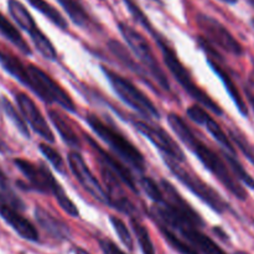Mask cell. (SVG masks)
Instances as JSON below:
<instances>
[{"instance_id":"d6a6232c","label":"cell","mask_w":254,"mask_h":254,"mask_svg":"<svg viewBox=\"0 0 254 254\" xmlns=\"http://www.w3.org/2000/svg\"><path fill=\"white\" fill-rule=\"evenodd\" d=\"M123 2L126 4L127 9L129 10V12L131 14V16L134 17V20H135V21L138 22L140 26H143L144 29L148 30L151 35H153L154 32H156L155 29H154V26L151 25L150 20L148 19V16L144 14L143 10L140 9V6H139V5L136 4L134 0H123Z\"/></svg>"},{"instance_id":"d6986e66","label":"cell","mask_w":254,"mask_h":254,"mask_svg":"<svg viewBox=\"0 0 254 254\" xmlns=\"http://www.w3.org/2000/svg\"><path fill=\"white\" fill-rule=\"evenodd\" d=\"M207 62H208V64L211 66V68L216 72V74H217V76L221 78V81L223 82V84H225V87H226V91L228 92V94L231 96V98L233 99V102H235V104L237 106L238 111L241 112V114L245 117H247L248 116L247 104H246L242 94H241V92L238 91L237 86H236V83L233 82L232 77L230 76V73H228V72L226 71L222 66H221V64L217 61V59H212L211 56H208Z\"/></svg>"},{"instance_id":"ab89813d","label":"cell","mask_w":254,"mask_h":254,"mask_svg":"<svg viewBox=\"0 0 254 254\" xmlns=\"http://www.w3.org/2000/svg\"><path fill=\"white\" fill-rule=\"evenodd\" d=\"M74 253L76 254H91V253L87 252L86 250H83V248H76V250H74Z\"/></svg>"},{"instance_id":"52a82bcc","label":"cell","mask_w":254,"mask_h":254,"mask_svg":"<svg viewBox=\"0 0 254 254\" xmlns=\"http://www.w3.org/2000/svg\"><path fill=\"white\" fill-rule=\"evenodd\" d=\"M118 29L121 34L123 35L124 39H126L128 46L130 47L134 55L138 57L139 61L143 64V67L149 72V74L155 81V83L160 88H163L164 91H170V82H169L165 72L163 71V68L159 64L148 40L140 32L136 31L134 27H131L130 25L126 24L123 21L118 22Z\"/></svg>"},{"instance_id":"bcb514c9","label":"cell","mask_w":254,"mask_h":254,"mask_svg":"<svg viewBox=\"0 0 254 254\" xmlns=\"http://www.w3.org/2000/svg\"><path fill=\"white\" fill-rule=\"evenodd\" d=\"M252 25H253V27H254V19H252Z\"/></svg>"},{"instance_id":"e0dca14e","label":"cell","mask_w":254,"mask_h":254,"mask_svg":"<svg viewBox=\"0 0 254 254\" xmlns=\"http://www.w3.org/2000/svg\"><path fill=\"white\" fill-rule=\"evenodd\" d=\"M186 113H188L189 118H190L191 121L195 122L196 124H200V126L205 127V128L207 129L208 133L222 145V148L225 149L226 151H230V153L237 155L230 136H227V134L222 130L220 124H218L217 122L205 111V109L201 108V107L198 106H192L186 111Z\"/></svg>"},{"instance_id":"9a60e30c","label":"cell","mask_w":254,"mask_h":254,"mask_svg":"<svg viewBox=\"0 0 254 254\" xmlns=\"http://www.w3.org/2000/svg\"><path fill=\"white\" fill-rule=\"evenodd\" d=\"M86 140L88 141L89 145L92 146L93 151L97 155V160L99 161V164L103 166H106L107 169L112 171L131 192L139 193V189L136 186L135 180H134L133 175L129 171V169L127 166H124L121 161L117 158H114L112 154H109L108 151H106L104 149H102V146H99L98 144L96 143L94 139H92L91 136H86Z\"/></svg>"},{"instance_id":"4fadbf2b","label":"cell","mask_w":254,"mask_h":254,"mask_svg":"<svg viewBox=\"0 0 254 254\" xmlns=\"http://www.w3.org/2000/svg\"><path fill=\"white\" fill-rule=\"evenodd\" d=\"M15 99H16L17 107H19L22 117L30 124V127L34 129L35 133L39 134L42 139H45L49 143H55L54 133L50 129L46 119L44 118L41 112L39 111L35 102L25 93H17Z\"/></svg>"},{"instance_id":"277c9868","label":"cell","mask_w":254,"mask_h":254,"mask_svg":"<svg viewBox=\"0 0 254 254\" xmlns=\"http://www.w3.org/2000/svg\"><path fill=\"white\" fill-rule=\"evenodd\" d=\"M153 36L154 39H155L156 45L160 47V51L161 54H163V59L166 67H168L169 71L171 72V74L175 77L176 81L181 84V87L185 89L186 93L190 94L191 98L197 101L198 103L202 104L203 107H206V108L210 109L211 112H213L216 116H222V108H221V107L218 106V104L216 103L205 91H202V89L193 82L190 72H189L188 68L184 66L183 62L179 60L178 55H176V52L171 49V46L168 44V41H166L159 32H154Z\"/></svg>"},{"instance_id":"8992f818","label":"cell","mask_w":254,"mask_h":254,"mask_svg":"<svg viewBox=\"0 0 254 254\" xmlns=\"http://www.w3.org/2000/svg\"><path fill=\"white\" fill-rule=\"evenodd\" d=\"M24 86L31 89L41 101L49 104H57L64 111L76 113V106L69 94L45 71L34 64L27 66V77Z\"/></svg>"},{"instance_id":"ffe728a7","label":"cell","mask_w":254,"mask_h":254,"mask_svg":"<svg viewBox=\"0 0 254 254\" xmlns=\"http://www.w3.org/2000/svg\"><path fill=\"white\" fill-rule=\"evenodd\" d=\"M49 117L50 121L52 122V124L56 127L57 131H59L60 135H61L62 140H64L67 145L71 146L72 149L79 150V149H81V140H79L78 135H77L76 131L73 130V128L69 126L68 121H67L61 113L55 111V109H49Z\"/></svg>"},{"instance_id":"8fae6325","label":"cell","mask_w":254,"mask_h":254,"mask_svg":"<svg viewBox=\"0 0 254 254\" xmlns=\"http://www.w3.org/2000/svg\"><path fill=\"white\" fill-rule=\"evenodd\" d=\"M131 123H133L134 128L136 130L140 131L145 138H148L164 154V156L179 161V163L185 161L184 151L181 150V148L176 144V141L163 128L143 121H131Z\"/></svg>"},{"instance_id":"b9f144b4","label":"cell","mask_w":254,"mask_h":254,"mask_svg":"<svg viewBox=\"0 0 254 254\" xmlns=\"http://www.w3.org/2000/svg\"><path fill=\"white\" fill-rule=\"evenodd\" d=\"M221 1L227 2V4H236V2H237L238 0H221Z\"/></svg>"},{"instance_id":"7c38bea8","label":"cell","mask_w":254,"mask_h":254,"mask_svg":"<svg viewBox=\"0 0 254 254\" xmlns=\"http://www.w3.org/2000/svg\"><path fill=\"white\" fill-rule=\"evenodd\" d=\"M68 165L73 175L76 176L77 181L82 185V188L89 193L93 198H96L99 202L109 206L108 193L103 189V186L99 184L96 176L93 175L89 168L87 166L86 161L83 160L81 154L78 151H71L68 153Z\"/></svg>"},{"instance_id":"f546056e","label":"cell","mask_w":254,"mask_h":254,"mask_svg":"<svg viewBox=\"0 0 254 254\" xmlns=\"http://www.w3.org/2000/svg\"><path fill=\"white\" fill-rule=\"evenodd\" d=\"M30 36H31V40L32 42H34L35 47L37 49V51H39L45 59L50 60V61H55V60L57 59V52L56 50H55L54 45H52V42L47 39L46 35H45L41 30L34 32V34L30 35Z\"/></svg>"},{"instance_id":"f6af8a7d","label":"cell","mask_w":254,"mask_h":254,"mask_svg":"<svg viewBox=\"0 0 254 254\" xmlns=\"http://www.w3.org/2000/svg\"><path fill=\"white\" fill-rule=\"evenodd\" d=\"M248 1H250V4L252 5V6L254 7V0H248Z\"/></svg>"},{"instance_id":"f1b7e54d","label":"cell","mask_w":254,"mask_h":254,"mask_svg":"<svg viewBox=\"0 0 254 254\" xmlns=\"http://www.w3.org/2000/svg\"><path fill=\"white\" fill-rule=\"evenodd\" d=\"M130 223L131 228H133L134 231V235H135L136 240H138V243L139 246H140L143 254H155V248H154L150 235H149L145 226H144L140 221L136 220L135 217L131 218Z\"/></svg>"},{"instance_id":"484cf974","label":"cell","mask_w":254,"mask_h":254,"mask_svg":"<svg viewBox=\"0 0 254 254\" xmlns=\"http://www.w3.org/2000/svg\"><path fill=\"white\" fill-rule=\"evenodd\" d=\"M27 2H29L32 7H35L37 11L41 12L45 17H47L52 24L56 25L59 29L67 30V21L64 20V17L62 16L61 12H60L56 7H54L51 4H49L46 0H27Z\"/></svg>"},{"instance_id":"4316f807","label":"cell","mask_w":254,"mask_h":254,"mask_svg":"<svg viewBox=\"0 0 254 254\" xmlns=\"http://www.w3.org/2000/svg\"><path fill=\"white\" fill-rule=\"evenodd\" d=\"M160 230L161 235L164 236V238L166 240V242L171 246L175 251H178L180 254H200L190 243L186 242L183 237L178 235L176 232H174L173 230H170L169 227L164 225H156Z\"/></svg>"},{"instance_id":"30bf717a","label":"cell","mask_w":254,"mask_h":254,"mask_svg":"<svg viewBox=\"0 0 254 254\" xmlns=\"http://www.w3.org/2000/svg\"><path fill=\"white\" fill-rule=\"evenodd\" d=\"M196 24H197L198 29L202 31V34L205 35L206 40H210L213 45H216L228 54L235 55V56L243 55L245 50H243L242 45L228 31L227 27L223 26L215 17L206 14H197Z\"/></svg>"},{"instance_id":"ee69618b","label":"cell","mask_w":254,"mask_h":254,"mask_svg":"<svg viewBox=\"0 0 254 254\" xmlns=\"http://www.w3.org/2000/svg\"><path fill=\"white\" fill-rule=\"evenodd\" d=\"M235 254H250V253H247V252H242V251H240V252H237V253H235Z\"/></svg>"},{"instance_id":"7dc6e473","label":"cell","mask_w":254,"mask_h":254,"mask_svg":"<svg viewBox=\"0 0 254 254\" xmlns=\"http://www.w3.org/2000/svg\"><path fill=\"white\" fill-rule=\"evenodd\" d=\"M154 1H158V2H161V1H160V0H154Z\"/></svg>"},{"instance_id":"5bb4252c","label":"cell","mask_w":254,"mask_h":254,"mask_svg":"<svg viewBox=\"0 0 254 254\" xmlns=\"http://www.w3.org/2000/svg\"><path fill=\"white\" fill-rule=\"evenodd\" d=\"M0 217L24 240L30 242L39 241V232L35 226L20 213L19 208L7 203L1 196H0Z\"/></svg>"},{"instance_id":"60d3db41","label":"cell","mask_w":254,"mask_h":254,"mask_svg":"<svg viewBox=\"0 0 254 254\" xmlns=\"http://www.w3.org/2000/svg\"><path fill=\"white\" fill-rule=\"evenodd\" d=\"M250 82L252 86H254V68L252 69V72H251V76H250Z\"/></svg>"},{"instance_id":"6da1fadb","label":"cell","mask_w":254,"mask_h":254,"mask_svg":"<svg viewBox=\"0 0 254 254\" xmlns=\"http://www.w3.org/2000/svg\"><path fill=\"white\" fill-rule=\"evenodd\" d=\"M168 122L170 124L171 129L180 138V140L188 145V148L195 154L196 158H198V160L205 165V168L211 174H213V176L218 179V181L231 193H233V196H236L238 200L242 201L247 198V191L245 190L243 186H241L238 180H236L235 175H232V171L227 166V163H225V160H222L215 151L211 150L208 146H206L193 134L190 127L185 123V121L180 116L175 113H170L168 116Z\"/></svg>"},{"instance_id":"3957f363","label":"cell","mask_w":254,"mask_h":254,"mask_svg":"<svg viewBox=\"0 0 254 254\" xmlns=\"http://www.w3.org/2000/svg\"><path fill=\"white\" fill-rule=\"evenodd\" d=\"M14 164L29 181V190L39 191L41 193H51L59 202L60 207L67 215L71 217H78V208L66 195L62 186L57 183L56 179L54 178L51 171L46 168L45 164L41 163L40 165H36L25 159H15Z\"/></svg>"},{"instance_id":"cb8c5ba5","label":"cell","mask_w":254,"mask_h":254,"mask_svg":"<svg viewBox=\"0 0 254 254\" xmlns=\"http://www.w3.org/2000/svg\"><path fill=\"white\" fill-rule=\"evenodd\" d=\"M0 34H1L7 41L11 42L16 49H19L24 55L30 56V55L32 54L31 49H30L27 42L24 40V37L21 36L19 30H17L16 27L7 20V17H5L1 12H0Z\"/></svg>"},{"instance_id":"5b68a950","label":"cell","mask_w":254,"mask_h":254,"mask_svg":"<svg viewBox=\"0 0 254 254\" xmlns=\"http://www.w3.org/2000/svg\"><path fill=\"white\" fill-rule=\"evenodd\" d=\"M86 122L91 127L92 130L111 146L112 150L117 154L126 163L133 166L138 171L145 170V159L143 154L126 138L122 133H119L116 128L104 123L96 114H88L86 117Z\"/></svg>"},{"instance_id":"1f68e13d","label":"cell","mask_w":254,"mask_h":254,"mask_svg":"<svg viewBox=\"0 0 254 254\" xmlns=\"http://www.w3.org/2000/svg\"><path fill=\"white\" fill-rule=\"evenodd\" d=\"M1 104H2V109H4V112L6 113V116L9 117L10 121L14 123V126L16 127L17 130H19L20 133L25 136V138H30L29 128H27L26 123H25V121L22 119V117L17 113V111L15 109V107L12 106V104L10 103L6 98L1 99Z\"/></svg>"},{"instance_id":"7a4b0ae2","label":"cell","mask_w":254,"mask_h":254,"mask_svg":"<svg viewBox=\"0 0 254 254\" xmlns=\"http://www.w3.org/2000/svg\"><path fill=\"white\" fill-rule=\"evenodd\" d=\"M150 217L156 225H164L178 233L200 254H226L217 243L201 232L200 227L179 216L164 202L155 203L150 208Z\"/></svg>"},{"instance_id":"d4e9b609","label":"cell","mask_w":254,"mask_h":254,"mask_svg":"<svg viewBox=\"0 0 254 254\" xmlns=\"http://www.w3.org/2000/svg\"><path fill=\"white\" fill-rule=\"evenodd\" d=\"M0 64L10 76L17 79L21 84L25 83L27 77V66H25L16 56L0 50Z\"/></svg>"},{"instance_id":"e575fe53","label":"cell","mask_w":254,"mask_h":254,"mask_svg":"<svg viewBox=\"0 0 254 254\" xmlns=\"http://www.w3.org/2000/svg\"><path fill=\"white\" fill-rule=\"evenodd\" d=\"M40 151L45 155V158L49 160V163H51V165L56 169L59 173L66 174V169H64V159L61 158L60 153L57 150H55L52 146H50L49 144H40L39 145Z\"/></svg>"},{"instance_id":"44dd1931","label":"cell","mask_w":254,"mask_h":254,"mask_svg":"<svg viewBox=\"0 0 254 254\" xmlns=\"http://www.w3.org/2000/svg\"><path fill=\"white\" fill-rule=\"evenodd\" d=\"M108 47H109V50L112 51V54H113L114 56H116L117 59H118L119 61H121L122 64L127 67V68H129L131 72H134L135 74H138V76L140 77L144 82H145V83H149L150 86H153L150 79L146 77L148 71H146L144 67L139 66V64L134 61L133 57H131L130 54L128 52V50H127L126 47L121 44V42L116 41V40H111V41L108 42Z\"/></svg>"},{"instance_id":"ac0fdd59","label":"cell","mask_w":254,"mask_h":254,"mask_svg":"<svg viewBox=\"0 0 254 254\" xmlns=\"http://www.w3.org/2000/svg\"><path fill=\"white\" fill-rule=\"evenodd\" d=\"M35 218H36L37 223L41 226L42 230L49 233L51 237L60 241L68 240L71 237V230H69L68 226L62 222L61 220L55 217L54 215L47 212L45 208H35Z\"/></svg>"},{"instance_id":"2e32d148","label":"cell","mask_w":254,"mask_h":254,"mask_svg":"<svg viewBox=\"0 0 254 254\" xmlns=\"http://www.w3.org/2000/svg\"><path fill=\"white\" fill-rule=\"evenodd\" d=\"M161 189H163L164 193V200L161 202L166 203L174 212L180 215L185 220L190 221L191 223L196 225L197 227H202L205 225L200 215L184 200L183 196L178 192V190L169 181L161 180Z\"/></svg>"},{"instance_id":"7bdbcfd3","label":"cell","mask_w":254,"mask_h":254,"mask_svg":"<svg viewBox=\"0 0 254 254\" xmlns=\"http://www.w3.org/2000/svg\"><path fill=\"white\" fill-rule=\"evenodd\" d=\"M0 148H5V144L4 143H2V141H1V139H0Z\"/></svg>"},{"instance_id":"d590c367","label":"cell","mask_w":254,"mask_h":254,"mask_svg":"<svg viewBox=\"0 0 254 254\" xmlns=\"http://www.w3.org/2000/svg\"><path fill=\"white\" fill-rule=\"evenodd\" d=\"M140 185H141V189L144 190V192H145L146 195H148L155 203L161 202V201L164 200L163 189H161L160 186L153 180V179L145 176V178L141 179Z\"/></svg>"},{"instance_id":"4dcf8cb0","label":"cell","mask_w":254,"mask_h":254,"mask_svg":"<svg viewBox=\"0 0 254 254\" xmlns=\"http://www.w3.org/2000/svg\"><path fill=\"white\" fill-rule=\"evenodd\" d=\"M228 134H230L231 140L238 146V149L242 151L243 155L254 165V146L250 143V140L236 128L228 129Z\"/></svg>"},{"instance_id":"83f0119b","label":"cell","mask_w":254,"mask_h":254,"mask_svg":"<svg viewBox=\"0 0 254 254\" xmlns=\"http://www.w3.org/2000/svg\"><path fill=\"white\" fill-rule=\"evenodd\" d=\"M222 155L225 156V161L227 163L228 168H230V170L232 171L233 175H235L238 180L242 181L246 186H248V188L251 189H254V179L247 173V171H246V169L243 168L242 164L238 161L236 154H232L230 153V151L223 150Z\"/></svg>"},{"instance_id":"836d02e7","label":"cell","mask_w":254,"mask_h":254,"mask_svg":"<svg viewBox=\"0 0 254 254\" xmlns=\"http://www.w3.org/2000/svg\"><path fill=\"white\" fill-rule=\"evenodd\" d=\"M111 223L112 226H113L116 233L118 235L121 242L123 243L129 251H133L134 250L133 237H131L130 232H129L128 227H127V225L124 223V221L121 220L118 216H111Z\"/></svg>"},{"instance_id":"9c48e42d","label":"cell","mask_w":254,"mask_h":254,"mask_svg":"<svg viewBox=\"0 0 254 254\" xmlns=\"http://www.w3.org/2000/svg\"><path fill=\"white\" fill-rule=\"evenodd\" d=\"M164 159H165L166 165L169 166L171 173L175 175V178L181 184H184L191 192L195 193L201 201L207 203L213 211H216L218 213H225L228 210V205L225 202V200L210 185L203 183L198 176L193 175L191 171L186 170L185 168L180 166L179 161L173 160L170 158H166V156H164Z\"/></svg>"},{"instance_id":"7402d4cb","label":"cell","mask_w":254,"mask_h":254,"mask_svg":"<svg viewBox=\"0 0 254 254\" xmlns=\"http://www.w3.org/2000/svg\"><path fill=\"white\" fill-rule=\"evenodd\" d=\"M7 9H9L10 15L12 19L15 20L17 25L21 27L22 30L27 32V34L32 35L34 32L39 31L36 22H35L34 17L29 12V10L19 1V0H7Z\"/></svg>"},{"instance_id":"f35d334b","label":"cell","mask_w":254,"mask_h":254,"mask_svg":"<svg viewBox=\"0 0 254 254\" xmlns=\"http://www.w3.org/2000/svg\"><path fill=\"white\" fill-rule=\"evenodd\" d=\"M245 93H246V97H247L248 103H250V106L252 107V111L254 112V93L250 88H245Z\"/></svg>"},{"instance_id":"ba28073f","label":"cell","mask_w":254,"mask_h":254,"mask_svg":"<svg viewBox=\"0 0 254 254\" xmlns=\"http://www.w3.org/2000/svg\"><path fill=\"white\" fill-rule=\"evenodd\" d=\"M102 71L107 76V79L112 84L114 92L118 94V97L124 103H127L130 108H133L140 116L146 117V118H159L160 117L155 104L135 84L107 67H102Z\"/></svg>"},{"instance_id":"74e56055","label":"cell","mask_w":254,"mask_h":254,"mask_svg":"<svg viewBox=\"0 0 254 254\" xmlns=\"http://www.w3.org/2000/svg\"><path fill=\"white\" fill-rule=\"evenodd\" d=\"M0 188H1L2 191L5 190H10V186H9V180H7L6 175L4 174V171L0 169Z\"/></svg>"},{"instance_id":"8d00e7d4","label":"cell","mask_w":254,"mask_h":254,"mask_svg":"<svg viewBox=\"0 0 254 254\" xmlns=\"http://www.w3.org/2000/svg\"><path fill=\"white\" fill-rule=\"evenodd\" d=\"M99 247H101L103 254H127L111 240H101L99 241Z\"/></svg>"},{"instance_id":"603a6c76","label":"cell","mask_w":254,"mask_h":254,"mask_svg":"<svg viewBox=\"0 0 254 254\" xmlns=\"http://www.w3.org/2000/svg\"><path fill=\"white\" fill-rule=\"evenodd\" d=\"M59 4L64 9V11L68 14L69 19L82 29H91L92 19L88 12L83 7V5L79 2V0H57Z\"/></svg>"}]
</instances>
